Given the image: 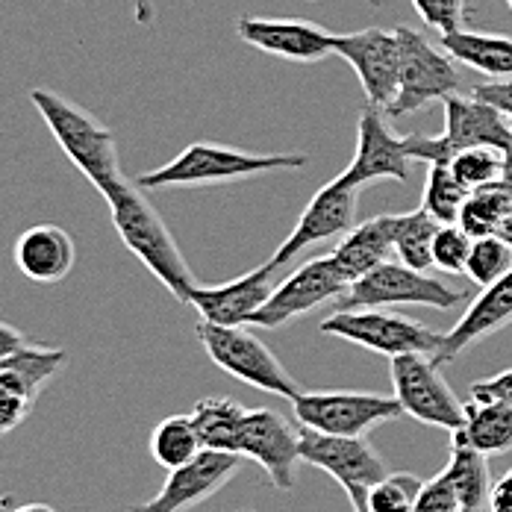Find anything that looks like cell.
I'll use <instances>...</instances> for the list:
<instances>
[{
    "mask_svg": "<svg viewBox=\"0 0 512 512\" xmlns=\"http://www.w3.org/2000/svg\"><path fill=\"white\" fill-rule=\"evenodd\" d=\"M103 201L109 204L112 227L121 236L124 248L136 256L180 304H189L201 283L195 280L177 239L171 236L168 224L162 221L154 204L142 195V189L124 180Z\"/></svg>",
    "mask_w": 512,
    "mask_h": 512,
    "instance_id": "obj_1",
    "label": "cell"
},
{
    "mask_svg": "<svg viewBox=\"0 0 512 512\" xmlns=\"http://www.w3.org/2000/svg\"><path fill=\"white\" fill-rule=\"evenodd\" d=\"M309 159L304 154H254L218 142H192L162 168L139 174L136 186L142 192L156 189H204L251 180L271 171H295L304 168Z\"/></svg>",
    "mask_w": 512,
    "mask_h": 512,
    "instance_id": "obj_2",
    "label": "cell"
},
{
    "mask_svg": "<svg viewBox=\"0 0 512 512\" xmlns=\"http://www.w3.org/2000/svg\"><path fill=\"white\" fill-rule=\"evenodd\" d=\"M30 103L48 124L56 145L103 198L127 180L121 171L115 136L92 112H86L83 106L56 95L51 89H30Z\"/></svg>",
    "mask_w": 512,
    "mask_h": 512,
    "instance_id": "obj_3",
    "label": "cell"
},
{
    "mask_svg": "<svg viewBox=\"0 0 512 512\" xmlns=\"http://www.w3.org/2000/svg\"><path fill=\"white\" fill-rule=\"evenodd\" d=\"M195 333H198L209 359L230 377L256 386L262 392L280 395L286 401H292L301 392L298 380L283 368V362L271 354V348L256 336L254 330H248V324L221 327V324L201 321L195 327Z\"/></svg>",
    "mask_w": 512,
    "mask_h": 512,
    "instance_id": "obj_4",
    "label": "cell"
},
{
    "mask_svg": "<svg viewBox=\"0 0 512 512\" xmlns=\"http://www.w3.org/2000/svg\"><path fill=\"white\" fill-rule=\"evenodd\" d=\"M321 333L345 339L365 351L383 354V357H404V354H436L442 333L404 318L398 312L383 307L374 309H333L321 321Z\"/></svg>",
    "mask_w": 512,
    "mask_h": 512,
    "instance_id": "obj_5",
    "label": "cell"
},
{
    "mask_svg": "<svg viewBox=\"0 0 512 512\" xmlns=\"http://www.w3.org/2000/svg\"><path fill=\"white\" fill-rule=\"evenodd\" d=\"M462 292L430 277L427 271H415L404 262H383L351 283V289L339 298L336 309H374V307H415L454 309L462 304Z\"/></svg>",
    "mask_w": 512,
    "mask_h": 512,
    "instance_id": "obj_6",
    "label": "cell"
},
{
    "mask_svg": "<svg viewBox=\"0 0 512 512\" xmlns=\"http://www.w3.org/2000/svg\"><path fill=\"white\" fill-rule=\"evenodd\" d=\"M395 33L401 45V86L389 106V115H412L433 101L460 95V71L451 53L436 48L412 27H398Z\"/></svg>",
    "mask_w": 512,
    "mask_h": 512,
    "instance_id": "obj_7",
    "label": "cell"
},
{
    "mask_svg": "<svg viewBox=\"0 0 512 512\" xmlns=\"http://www.w3.org/2000/svg\"><path fill=\"white\" fill-rule=\"evenodd\" d=\"M292 410L301 427L330 436H365L404 415L395 395L377 392H298Z\"/></svg>",
    "mask_w": 512,
    "mask_h": 512,
    "instance_id": "obj_8",
    "label": "cell"
},
{
    "mask_svg": "<svg viewBox=\"0 0 512 512\" xmlns=\"http://www.w3.org/2000/svg\"><path fill=\"white\" fill-rule=\"evenodd\" d=\"M389 377H392V389L404 415L430 427L451 430V433L460 430L465 404H460V398L442 377L439 362L430 354L392 357Z\"/></svg>",
    "mask_w": 512,
    "mask_h": 512,
    "instance_id": "obj_9",
    "label": "cell"
},
{
    "mask_svg": "<svg viewBox=\"0 0 512 512\" xmlns=\"http://www.w3.org/2000/svg\"><path fill=\"white\" fill-rule=\"evenodd\" d=\"M301 462L327 471L345 489L354 512L365 510L368 489L389 474L365 436H330L309 427H301Z\"/></svg>",
    "mask_w": 512,
    "mask_h": 512,
    "instance_id": "obj_10",
    "label": "cell"
},
{
    "mask_svg": "<svg viewBox=\"0 0 512 512\" xmlns=\"http://www.w3.org/2000/svg\"><path fill=\"white\" fill-rule=\"evenodd\" d=\"M348 289H351V280L345 277V271L339 268L333 254L315 256L271 292V298L259 307L251 324L265 327V330L283 327L312 309L339 301Z\"/></svg>",
    "mask_w": 512,
    "mask_h": 512,
    "instance_id": "obj_11",
    "label": "cell"
},
{
    "mask_svg": "<svg viewBox=\"0 0 512 512\" xmlns=\"http://www.w3.org/2000/svg\"><path fill=\"white\" fill-rule=\"evenodd\" d=\"M333 53L357 71L368 106H392L401 86V45L395 30L368 27L342 36L333 33Z\"/></svg>",
    "mask_w": 512,
    "mask_h": 512,
    "instance_id": "obj_12",
    "label": "cell"
},
{
    "mask_svg": "<svg viewBox=\"0 0 512 512\" xmlns=\"http://www.w3.org/2000/svg\"><path fill=\"white\" fill-rule=\"evenodd\" d=\"M242 468V457L204 448L195 460L168 471V480L151 501L133 504L130 512H189L221 492Z\"/></svg>",
    "mask_w": 512,
    "mask_h": 512,
    "instance_id": "obj_13",
    "label": "cell"
},
{
    "mask_svg": "<svg viewBox=\"0 0 512 512\" xmlns=\"http://www.w3.org/2000/svg\"><path fill=\"white\" fill-rule=\"evenodd\" d=\"M239 457L262 465L277 492H292L295 465L301 462V430L277 410H248L239 433Z\"/></svg>",
    "mask_w": 512,
    "mask_h": 512,
    "instance_id": "obj_14",
    "label": "cell"
},
{
    "mask_svg": "<svg viewBox=\"0 0 512 512\" xmlns=\"http://www.w3.org/2000/svg\"><path fill=\"white\" fill-rule=\"evenodd\" d=\"M357 206H359V189L342 183L339 177L330 180L327 186H321L307 209L301 212L295 230L283 239V245H277V251L271 254L268 265L277 271L286 262H292L295 256L301 254L304 248L315 245V242H327L336 236H345L354 221H357Z\"/></svg>",
    "mask_w": 512,
    "mask_h": 512,
    "instance_id": "obj_15",
    "label": "cell"
},
{
    "mask_svg": "<svg viewBox=\"0 0 512 512\" xmlns=\"http://www.w3.org/2000/svg\"><path fill=\"white\" fill-rule=\"evenodd\" d=\"M410 154H407V142L398 139L377 106H365L359 115V136H357V154L354 162L339 174L342 183L348 186H368L377 180H398L407 183L410 180Z\"/></svg>",
    "mask_w": 512,
    "mask_h": 512,
    "instance_id": "obj_16",
    "label": "cell"
},
{
    "mask_svg": "<svg viewBox=\"0 0 512 512\" xmlns=\"http://www.w3.org/2000/svg\"><path fill=\"white\" fill-rule=\"evenodd\" d=\"M236 33L256 51L289 59V62H321L333 53V33L304 21V18H254L245 15L236 24Z\"/></svg>",
    "mask_w": 512,
    "mask_h": 512,
    "instance_id": "obj_17",
    "label": "cell"
},
{
    "mask_svg": "<svg viewBox=\"0 0 512 512\" xmlns=\"http://www.w3.org/2000/svg\"><path fill=\"white\" fill-rule=\"evenodd\" d=\"M271 277H274V268L265 262L230 283L198 286L189 304L201 312V321L221 324V327H242V324H251L259 307L271 298L274 292Z\"/></svg>",
    "mask_w": 512,
    "mask_h": 512,
    "instance_id": "obj_18",
    "label": "cell"
},
{
    "mask_svg": "<svg viewBox=\"0 0 512 512\" xmlns=\"http://www.w3.org/2000/svg\"><path fill=\"white\" fill-rule=\"evenodd\" d=\"M512 136V121L489 101L477 95L445 98V145L460 154L468 148H495L504 151Z\"/></svg>",
    "mask_w": 512,
    "mask_h": 512,
    "instance_id": "obj_19",
    "label": "cell"
},
{
    "mask_svg": "<svg viewBox=\"0 0 512 512\" xmlns=\"http://www.w3.org/2000/svg\"><path fill=\"white\" fill-rule=\"evenodd\" d=\"M507 324H512V271L504 274L498 283L486 286L480 292V298L465 309V315H462L460 321L448 333H442L439 351L433 354V359L439 365L454 362L462 351H468L480 339L504 330Z\"/></svg>",
    "mask_w": 512,
    "mask_h": 512,
    "instance_id": "obj_20",
    "label": "cell"
},
{
    "mask_svg": "<svg viewBox=\"0 0 512 512\" xmlns=\"http://www.w3.org/2000/svg\"><path fill=\"white\" fill-rule=\"evenodd\" d=\"M12 259L27 280L53 286L71 274V268L77 262V248H74V239L65 227L36 224L15 239Z\"/></svg>",
    "mask_w": 512,
    "mask_h": 512,
    "instance_id": "obj_21",
    "label": "cell"
},
{
    "mask_svg": "<svg viewBox=\"0 0 512 512\" xmlns=\"http://www.w3.org/2000/svg\"><path fill=\"white\" fill-rule=\"evenodd\" d=\"M395 254V215H377L371 221H362L351 227L345 239L333 248V259L345 271V277L354 283L371 268L389 262Z\"/></svg>",
    "mask_w": 512,
    "mask_h": 512,
    "instance_id": "obj_22",
    "label": "cell"
},
{
    "mask_svg": "<svg viewBox=\"0 0 512 512\" xmlns=\"http://www.w3.org/2000/svg\"><path fill=\"white\" fill-rule=\"evenodd\" d=\"M442 48L451 53L454 62L474 68L486 77H512V39L474 33V30H451L442 33Z\"/></svg>",
    "mask_w": 512,
    "mask_h": 512,
    "instance_id": "obj_23",
    "label": "cell"
},
{
    "mask_svg": "<svg viewBox=\"0 0 512 512\" xmlns=\"http://www.w3.org/2000/svg\"><path fill=\"white\" fill-rule=\"evenodd\" d=\"M474 451L495 457L512 451V407L501 401H468L462 412V427L454 430Z\"/></svg>",
    "mask_w": 512,
    "mask_h": 512,
    "instance_id": "obj_24",
    "label": "cell"
},
{
    "mask_svg": "<svg viewBox=\"0 0 512 512\" xmlns=\"http://www.w3.org/2000/svg\"><path fill=\"white\" fill-rule=\"evenodd\" d=\"M192 421L201 436V445L212 451L239 454V433L248 410L233 398H201L192 407Z\"/></svg>",
    "mask_w": 512,
    "mask_h": 512,
    "instance_id": "obj_25",
    "label": "cell"
},
{
    "mask_svg": "<svg viewBox=\"0 0 512 512\" xmlns=\"http://www.w3.org/2000/svg\"><path fill=\"white\" fill-rule=\"evenodd\" d=\"M445 474L451 477V483L460 492L462 510H489L492 483H489V462H486V454L474 451L468 442H462L460 436H454L451 462H448Z\"/></svg>",
    "mask_w": 512,
    "mask_h": 512,
    "instance_id": "obj_26",
    "label": "cell"
},
{
    "mask_svg": "<svg viewBox=\"0 0 512 512\" xmlns=\"http://www.w3.org/2000/svg\"><path fill=\"white\" fill-rule=\"evenodd\" d=\"M512 215V183L507 180H495L483 189H474L460 212L462 230L471 236V239H480V236H495L498 227L504 224V218Z\"/></svg>",
    "mask_w": 512,
    "mask_h": 512,
    "instance_id": "obj_27",
    "label": "cell"
},
{
    "mask_svg": "<svg viewBox=\"0 0 512 512\" xmlns=\"http://www.w3.org/2000/svg\"><path fill=\"white\" fill-rule=\"evenodd\" d=\"M204 451L192 415H168L151 433V457L162 468H180Z\"/></svg>",
    "mask_w": 512,
    "mask_h": 512,
    "instance_id": "obj_28",
    "label": "cell"
},
{
    "mask_svg": "<svg viewBox=\"0 0 512 512\" xmlns=\"http://www.w3.org/2000/svg\"><path fill=\"white\" fill-rule=\"evenodd\" d=\"M439 221L427 209H412L395 215V256L415 271L433 268V239Z\"/></svg>",
    "mask_w": 512,
    "mask_h": 512,
    "instance_id": "obj_29",
    "label": "cell"
},
{
    "mask_svg": "<svg viewBox=\"0 0 512 512\" xmlns=\"http://www.w3.org/2000/svg\"><path fill=\"white\" fill-rule=\"evenodd\" d=\"M471 192L454 177L448 165H430L427 183H424V206L439 224H457L462 204Z\"/></svg>",
    "mask_w": 512,
    "mask_h": 512,
    "instance_id": "obj_30",
    "label": "cell"
},
{
    "mask_svg": "<svg viewBox=\"0 0 512 512\" xmlns=\"http://www.w3.org/2000/svg\"><path fill=\"white\" fill-rule=\"evenodd\" d=\"M512 271V248L501 236H480L471 245V254L465 262V274L477 283V286H492L498 283L504 274Z\"/></svg>",
    "mask_w": 512,
    "mask_h": 512,
    "instance_id": "obj_31",
    "label": "cell"
},
{
    "mask_svg": "<svg viewBox=\"0 0 512 512\" xmlns=\"http://www.w3.org/2000/svg\"><path fill=\"white\" fill-rule=\"evenodd\" d=\"M418 489H421V480L410 471L386 474L380 483L368 489L362 512H415Z\"/></svg>",
    "mask_w": 512,
    "mask_h": 512,
    "instance_id": "obj_32",
    "label": "cell"
},
{
    "mask_svg": "<svg viewBox=\"0 0 512 512\" xmlns=\"http://www.w3.org/2000/svg\"><path fill=\"white\" fill-rule=\"evenodd\" d=\"M448 168L454 171V177L468 192H474V189H483V186L501 180L504 156L495 148H468V151H460L454 156Z\"/></svg>",
    "mask_w": 512,
    "mask_h": 512,
    "instance_id": "obj_33",
    "label": "cell"
},
{
    "mask_svg": "<svg viewBox=\"0 0 512 512\" xmlns=\"http://www.w3.org/2000/svg\"><path fill=\"white\" fill-rule=\"evenodd\" d=\"M474 239L462 230L460 224H439L433 239V265L445 274H465V262L471 254Z\"/></svg>",
    "mask_w": 512,
    "mask_h": 512,
    "instance_id": "obj_34",
    "label": "cell"
},
{
    "mask_svg": "<svg viewBox=\"0 0 512 512\" xmlns=\"http://www.w3.org/2000/svg\"><path fill=\"white\" fill-rule=\"evenodd\" d=\"M415 512H462L460 492L445 471L421 483L418 498H415Z\"/></svg>",
    "mask_w": 512,
    "mask_h": 512,
    "instance_id": "obj_35",
    "label": "cell"
},
{
    "mask_svg": "<svg viewBox=\"0 0 512 512\" xmlns=\"http://www.w3.org/2000/svg\"><path fill=\"white\" fill-rule=\"evenodd\" d=\"M412 6L418 18L439 33L460 30L465 18V0H412Z\"/></svg>",
    "mask_w": 512,
    "mask_h": 512,
    "instance_id": "obj_36",
    "label": "cell"
},
{
    "mask_svg": "<svg viewBox=\"0 0 512 512\" xmlns=\"http://www.w3.org/2000/svg\"><path fill=\"white\" fill-rule=\"evenodd\" d=\"M471 401H501V404L512 407V368L489 377V380L471 383Z\"/></svg>",
    "mask_w": 512,
    "mask_h": 512,
    "instance_id": "obj_37",
    "label": "cell"
},
{
    "mask_svg": "<svg viewBox=\"0 0 512 512\" xmlns=\"http://www.w3.org/2000/svg\"><path fill=\"white\" fill-rule=\"evenodd\" d=\"M471 95H477L480 101H489L492 106H498L512 121V83H483V86H474Z\"/></svg>",
    "mask_w": 512,
    "mask_h": 512,
    "instance_id": "obj_38",
    "label": "cell"
},
{
    "mask_svg": "<svg viewBox=\"0 0 512 512\" xmlns=\"http://www.w3.org/2000/svg\"><path fill=\"white\" fill-rule=\"evenodd\" d=\"M489 510L492 512H512V471L504 474V480H498L492 486L489 495Z\"/></svg>",
    "mask_w": 512,
    "mask_h": 512,
    "instance_id": "obj_39",
    "label": "cell"
},
{
    "mask_svg": "<svg viewBox=\"0 0 512 512\" xmlns=\"http://www.w3.org/2000/svg\"><path fill=\"white\" fill-rule=\"evenodd\" d=\"M24 345H27V336H24L18 327L0 321V359L12 357V354H15L18 348H24Z\"/></svg>",
    "mask_w": 512,
    "mask_h": 512,
    "instance_id": "obj_40",
    "label": "cell"
},
{
    "mask_svg": "<svg viewBox=\"0 0 512 512\" xmlns=\"http://www.w3.org/2000/svg\"><path fill=\"white\" fill-rule=\"evenodd\" d=\"M501 156H504V174H501V180L512 183V136L510 142H507V148L501 151Z\"/></svg>",
    "mask_w": 512,
    "mask_h": 512,
    "instance_id": "obj_41",
    "label": "cell"
},
{
    "mask_svg": "<svg viewBox=\"0 0 512 512\" xmlns=\"http://www.w3.org/2000/svg\"><path fill=\"white\" fill-rule=\"evenodd\" d=\"M495 236H501V239H504V242L512 248V215L510 218H504V224L498 227V233H495Z\"/></svg>",
    "mask_w": 512,
    "mask_h": 512,
    "instance_id": "obj_42",
    "label": "cell"
},
{
    "mask_svg": "<svg viewBox=\"0 0 512 512\" xmlns=\"http://www.w3.org/2000/svg\"><path fill=\"white\" fill-rule=\"evenodd\" d=\"M12 512H59L56 507H51V504H24V507H18V510Z\"/></svg>",
    "mask_w": 512,
    "mask_h": 512,
    "instance_id": "obj_43",
    "label": "cell"
},
{
    "mask_svg": "<svg viewBox=\"0 0 512 512\" xmlns=\"http://www.w3.org/2000/svg\"><path fill=\"white\" fill-rule=\"evenodd\" d=\"M236 512H254V510H248V507H242V510H236Z\"/></svg>",
    "mask_w": 512,
    "mask_h": 512,
    "instance_id": "obj_44",
    "label": "cell"
},
{
    "mask_svg": "<svg viewBox=\"0 0 512 512\" xmlns=\"http://www.w3.org/2000/svg\"><path fill=\"white\" fill-rule=\"evenodd\" d=\"M507 3H512V0H507Z\"/></svg>",
    "mask_w": 512,
    "mask_h": 512,
    "instance_id": "obj_45",
    "label": "cell"
},
{
    "mask_svg": "<svg viewBox=\"0 0 512 512\" xmlns=\"http://www.w3.org/2000/svg\"><path fill=\"white\" fill-rule=\"evenodd\" d=\"M510 6H512V3H510Z\"/></svg>",
    "mask_w": 512,
    "mask_h": 512,
    "instance_id": "obj_46",
    "label": "cell"
}]
</instances>
